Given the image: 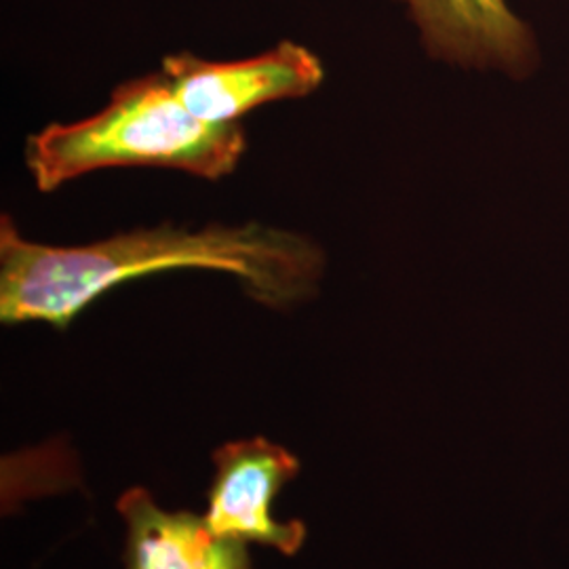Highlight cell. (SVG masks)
Returning <instances> with one entry per match:
<instances>
[{"label": "cell", "instance_id": "cell-6", "mask_svg": "<svg viewBox=\"0 0 569 569\" xmlns=\"http://www.w3.org/2000/svg\"><path fill=\"white\" fill-rule=\"evenodd\" d=\"M117 509L127 526L124 569H253L247 542L218 536L199 515L159 509L143 488L127 489Z\"/></svg>", "mask_w": 569, "mask_h": 569}, {"label": "cell", "instance_id": "cell-4", "mask_svg": "<svg viewBox=\"0 0 569 569\" xmlns=\"http://www.w3.org/2000/svg\"><path fill=\"white\" fill-rule=\"evenodd\" d=\"M216 475L207 491L204 521L218 536L256 542L293 557L302 549V521H279L272 502L300 472V462L264 437L226 443L213 451Z\"/></svg>", "mask_w": 569, "mask_h": 569}, {"label": "cell", "instance_id": "cell-1", "mask_svg": "<svg viewBox=\"0 0 569 569\" xmlns=\"http://www.w3.org/2000/svg\"><path fill=\"white\" fill-rule=\"evenodd\" d=\"M171 270L224 272L258 305L283 310L317 293L326 253L300 232L264 224H163L117 232L93 243H37L4 213L0 321L47 323L63 331L119 284Z\"/></svg>", "mask_w": 569, "mask_h": 569}, {"label": "cell", "instance_id": "cell-3", "mask_svg": "<svg viewBox=\"0 0 569 569\" xmlns=\"http://www.w3.org/2000/svg\"><path fill=\"white\" fill-rule=\"evenodd\" d=\"M161 70L183 106L201 121L232 124L266 103L300 100L326 79L321 60L300 42L281 41L253 58L211 61L167 56Z\"/></svg>", "mask_w": 569, "mask_h": 569}, {"label": "cell", "instance_id": "cell-2", "mask_svg": "<svg viewBox=\"0 0 569 569\" xmlns=\"http://www.w3.org/2000/svg\"><path fill=\"white\" fill-rule=\"evenodd\" d=\"M247 152L241 122L194 117L163 70L121 82L100 112L30 136L26 167L49 194L87 173L121 167L176 169L203 180L234 173Z\"/></svg>", "mask_w": 569, "mask_h": 569}, {"label": "cell", "instance_id": "cell-5", "mask_svg": "<svg viewBox=\"0 0 569 569\" xmlns=\"http://www.w3.org/2000/svg\"><path fill=\"white\" fill-rule=\"evenodd\" d=\"M418 30L428 58L512 79L538 66V41L509 0H397Z\"/></svg>", "mask_w": 569, "mask_h": 569}]
</instances>
